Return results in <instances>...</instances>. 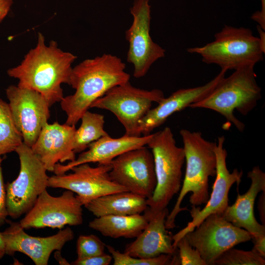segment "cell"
Listing matches in <instances>:
<instances>
[{
	"instance_id": "6da1fadb",
	"label": "cell",
	"mask_w": 265,
	"mask_h": 265,
	"mask_svg": "<svg viewBox=\"0 0 265 265\" xmlns=\"http://www.w3.org/2000/svg\"><path fill=\"white\" fill-rule=\"evenodd\" d=\"M77 58L72 53L61 50L54 41L46 45L45 37L39 33L36 46L19 65L9 69L7 73L19 80L18 86L41 94L51 106L64 98L61 85H70L72 64Z\"/></svg>"
},
{
	"instance_id": "7a4b0ae2",
	"label": "cell",
	"mask_w": 265,
	"mask_h": 265,
	"mask_svg": "<svg viewBox=\"0 0 265 265\" xmlns=\"http://www.w3.org/2000/svg\"><path fill=\"white\" fill-rule=\"evenodd\" d=\"M125 69L120 58L106 53L85 59L73 68L70 85L75 92L60 101L67 116L66 124L75 126L96 100L110 88L129 81L130 75Z\"/></svg>"
},
{
	"instance_id": "3957f363",
	"label": "cell",
	"mask_w": 265,
	"mask_h": 265,
	"mask_svg": "<svg viewBox=\"0 0 265 265\" xmlns=\"http://www.w3.org/2000/svg\"><path fill=\"white\" fill-rule=\"evenodd\" d=\"M180 134L184 144L186 168L184 179L174 207L166 217L167 230L175 226L178 213L188 210L181 207L182 201L189 192V202L192 206L205 204L209 198V181L216 173V158L214 151L216 142L205 139L202 133L182 129Z\"/></svg>"
},
{
	"instance_id": "277c9868",
	"label": "cell",
	"mask_w": 265,
	"mask_h": 265,
	"mask_svg": "<svg viewBox=\"0 0 265 265\" xmlns=\"http://www.w3.org/2000/svg\"><path fill=\"white\" fill-rule=\"evenodd\" d=\"M254 68L249 66L235 70L228 77L223 78L206 97L189 107L214 110L242 132L245 125L236 117L234 111L236 109L243 115H247L256 106L262 96Z\"/></svg>"
},
{
	"instance_id": "5b68a950",
	"label": "cell",
	"mask_w": 265,
	"mask_h": 265,
	"mask_svg": "<svg viewBox=\"0 0 265 265\" xmlns=\"http://www.w3.org/2000/svg\"><path fill=\"white\" fill-rule=\"evenodd\" d=\"M197 53L207 64L218 65L221 69L237 70L254 66L264 60L265 47L248 28L225 25L214 35V40L199 47L187 49Z\"/></svg>"
},
{
	"instance_id": "8992f818",
	"label": "cell",
	"mask_w": 265,
	"mask_h": 265,
	"mask_svg": "<svg viewBox=\"0 0 265 265\" xmlns=\"http://www.w3.org/2000/svg\"><path fill=\"white\" fill-rule=\"evenodd\" d=\"M147 145L154 158L157 184L152 195L147 199V204L151 210L157 211L167 208L179 192L185 155L183 148L176 145L168 127L153 133Z\"/></svg>"
},
{
	"instance_id": "52a82bcc",
	"label": "cell",
	"mask_w": 265,
	"mask_h": 265,
	"mask_svg": "<svg viewBox=\"0 0 265 265\" xmlns=\"http://www.w3.org/2000/svg\"><path fill=\"white\" fill-rule=\"evenodd\" d=\"M20 162L17 178L5 185L6 204L8 216L17 218L26 213L39 196L48 187L47 169L32 152L23 142L16 149Z\"/></svg>"
},
{
	"instance_id": "ba28073f",
	"label": "cell",
	"mask_w": 265,
	"mask_h": 265,
	"mask_svg": "<svg viewBox=\"0 0 265 265\" xmlns=\"http://www.w3.org/2000/svg\"><path fill=\"white\" fill-rule=\"evenodd\" d=\"M164 97L159 89L136 88L129 81L110 88L93 102L90 108L110 111L123 126L124 135L139 136V121L151 108L153 102L158 103Z\"/></svg>"
},
{
	"instance_id": "9c48e42d",
	"label": "cell",
	"mask_w": 265,
	"mask_h": 265,
	"mask_svg": "<svg viewBox=\"0 0 265 265\" xmlns=\"http://www.w3.org/2000/svg\"><path fill=\"white\" fill-rule=\"evenodd\" d=\"M195 229L185 236L207 265H213L214 262L229 249L252 239L249 232L233 225L219 214L209 215Z\"/></svg>"
},
{
	"instance_id": "30bf717a",
	"label": "cell",
	"mask_w": 265,
	"mask_h": 265,
	"mask_svg": "<svg viewBox=\"0 0 265 265\" xmlns=\"http://www.w3.org/2000/svg\"><path fill=\"white\" fill-rule=\"evenodd\" d=\"M82 206L70 190L53 196L46 189L19 223L24 229L49 227L60 230L67 225L78 226L83 222Z\"/></svg>"
},
{
	"instance_id": "8fae6325",
	"label": "cell",
	"mask_w": 265,
	"mask_h": 265,
	"mask_svg": "<svg viewBox=\"0 0 265 265\" xmlns=\"http://www.w3.org/2000/svg\"><path fill=\"white\" fill-rule=\"evenodd\" d=\"M149 0H135L130 9L132 23L125 32L129 43L127 60L133 65L135 78L145 76L152 65L165 56V50L155 43L150 34Z\"/></svg>"
},
{
	"instance_id": "7c38bea8",
	"label": "cell",
	"mask_w": 265,
	"mask_h": 265,
	"mask_svg": "<svg viewBox=\"0 0 265 265\" xmlns=\"http://www.w3.org/2000/svg\"><path fill=\"white\" fill-rule=\"evenodd\" d=\"M110 169V164H98L96 167L88 163L81 164L72 168L71 173L49 177L48 187L73 192L85 206L101 196L128 191L112 180L109 174Z\"/></svg>"
},
{
	"instance_id": "4fadbf2b",
	"label": "cell",
	"mask_w": 265,
	"mask_h": 265,
	"mask_svg": "<svg viewBox=\"0 0 265 265\" xmlns=\"http://www.w3.org/2000/svg\"><path fill=\"white\" fill-rule=\"evenodd\" d=\"M110 164L109 174L113 181L146 199L152 195L157 180L153 154L148 147L144 146L127 151L114 159Z\"/></svg>"
},
{
	"instance_id": "5bb4252c",
	"label": "cell",
	"mask_w": 265,
	"mask_h": 265,
	"mask_svg": "<svg viewBox=\"0 0 265 265\" xmlns=\"http://www.w3.org/2000/svg\"><path fill=\"white\" fill-rule=\"evenodd\" d=\"M225 137L218 136L214 151L216 158V173L212 189L203 209L192 206L190 211L192 220L186 226L173 235L174 248L178 241L188 232L193 231L207 216L212 214H222L229 206L228 194L231 186L236 183L238 186L243 172L235 169L230 172L226 165L227 152L224 147Z\"/></svg>"
},
{
	"instance_id": "9a60e30c",
	"label": "cell",
	"mask_w": 265,
	"mask_h": 265,
	"mask_svg": "<svg viewBox=\"0 0 265 265\" xmlns=\"http://www.w3.org/2000/svg\"><path fill=\"white\" fill-rule=\"evenodd\" d=\"M5 91L11 113L23 142L31 147L48 123L50 106L46 99L34 90L11 85Z\"/></svg>"
},
{
	"instance_id": "2e32d148",
	"label": "cell",
	"mask_w": 265,
	"mask_h": 265,
	"mask_svg": "<svg viewBox=\"0 0 265 265\" xmlns=\"http://www.w3.org/2000/svg\"><path fill=\"white\" fill-rule=\"evenodd\" d=\"M9 226L1 232L5 246L6 255L16 252L27 256L36 265H47L52 253L60 251L68 242L74 238L73 231L67 227L55 235L34 237L26 233L19 222L8 221Z\"/></svg>"
},
{
	"instance_id": "e0dca14e",
	"label": "cell",
	"mask_w": 265,
	"mask_h": 265,
	"mask_svg": "<svg viewBox=\"0 0 265 265\" xmlns=\"http://www.w3.org/2000/svg\"><path fill=\"white\" fill-rule=\"evenodd\" d=\"M144 212L148 220L146 227L133 241L126 245L124 252L139 258L177 254L178 249L173 245V235L165 226L168 209L155 211L148 207Z\"/></svg>"
},
{
	"instance_id": "ac0fdd59",
	"label": "cell",
	"mask_w": 265,
	"mask_h": 265,
	"mask_svg": "<svg viewBox=\"0 0 265 265\" xmlns=\"http://www.w3.org/2000/svg\"><path fill=\"white\" fill-rule=\"evenodd\" d=\"M226 69L205 84L193 88H182L164 97L158 105L151 108L138 123L140 135H147L156 128L162 125L171 115L181 111L206 97L225 76Z\"/></svg>"
},
{
	"instance_id": "d6986e66",
	"label": "cell",
	"mask_w": 265,
	"mask_h": 265,
	"mask_svg": "<svg viewBox=\"0 0 265 265\" xmlns=\"http://www.w3.org/2000/svg\"><path fill=\"white\" fill-rule=\"evenodd\" d=\"M75 125L47 123L31 147L47 171L53 172L55 165L76 159L73 149Z\"/></svg>"
},
{
	"instance_id": "ffe728a7",
	"label": "cell",
	"mask_w": 265,
	"mask_h": 265,
	"mask_svg": "<svg viewBox=\"0 0 265 265\" xmlns=\"http://www.w3.org/2000/svg\"><path fill=\"white\" fill-rule=\"evenodd\" d=\"M153 133L139 136L124 135L117 138H112L109 134L104 136L91 143L88 150L80 153L74 160L65 165L57 163L53 172L55 175L63 174L73 167L86 163L110 164L114 159L122 154L147 145Z\"/></svg>"
},
{
	"instance_id": "44dd1931",
	"label": "cell",
	"mask_w": 265,
	"mask_h": 265,
	"mask_svg": "<svg viewBox=\"0 0 265 265\" xmlns=\"http://www.w3.org/2000/svg\"><path fill=\"white\" fill-rule=\"evenodd\" d=\"M247 176L251 180L248 190L242 195L238 192L235 203L221 215L233 225L249 232L253 238L265 234V225L258 223L254 214L256 198L259 192L265 191V173L256 166Z\"/></svg>"
},
{
	"instance_id": "7402d4cb",
	"label": "cell",
	"mask_w": 265,
	"mask_h": 265,
	"mask_svg": "<svg viewBox=\"0 0 265 265\" xmlns=\"http://www.w3.org/2000/svg\"><path fill=\"white\" fill-rule=\"evenodd\" d=\"M84 206L96 217L140 214L148 207L146 198L128 191L101 196Z\"/></svg>"
},
{
	"instance_id": "603a6c76",
	"label": "cell",
	"mask_w": 265,
	"mask_h": 265,
	"mask_svg": "<svg viewBox=\"0 0 265 265\" xmlns=\"http://www.w3.org/2000/svg\"><path fill=\"white\" fill-rule=\"evenodd\" d=\"M148 222L144 214L107 215L96 217L89 222V228L105 237L114 238H136Z\"/></svg>"
},
{
	"instance_id": "cb8c5ba5",
	"label": "cell",
	"mask_w": 265,
	"mask_h": 265,
	"mask_svg": "<svg viewBox=\"0 0 265 265\" xmlns=\"http://www.w3.org/2000/svg\"><path fill=\"white\" fill-rule=\"evenodd\" d=\"M80 120L81 125L76 129L74 136L73 149L75 153L82 152L93 142L108 135L104 130L103 115L88 110L83 113Z\"/></svg>"
},
{
	"instance_id": "d4e9b609",
	"label": "cell",
	"mask_w": 265,
	"mask_h": 265,
	"mask_svg": "<svg viewBox=\"0 0 265 265\" xmlns=\"http://www.w3.org/2000/svg\"><path fill=\"white\" fill-rule=\"evenodd\" d=\"M23 142L22 135L15 124L8 104L0 99V157L15 151Z\"/></svg>"
},
{
	"instance_id": "484cf974",
	"label": "cell",
	"mask_w": 265,
	"mask_h": 265,
	"mask_svg": "<svg viewBox=\"0 0 265 265\" xmlns=\"http://www.w3.org/2000/svg\"><path fill=\"white\" fill-rule=\"evenodd\" d=\"M113 260V265H180L178 253L176 254H163L150 258L132 257L121 253L113 247L106 245Z\"/></svg>"
},
{
	"instance_id": "4316f807",
	"label": "cell",
	"mask_w": 265,
	"mask_h": 265,
	"mask_svg": "<svg viewBox=\"0 0 265 265\" xmlns=\"http://www.w3.org/2000/svg\"><path fill=\"white\" fill-rule=\"evenodd\" d=\"M265 258L253 250L244 251L231 248L222 253L213 265H265Z\"/></svg>"
},
{
	"instance_id": "83f0119b",
	"label": "cell",
	"mask_w": 265,
	"mask_h": 265,
	"mask_svg": "<svg viewBox=\"0 0 265 265\" xmlns=\"http://www.w3.org/2000/svg\"><path fill=\"white\" fill-rule=\"evenodd\" d=\"M106 245L94 235H80L77 241L78 259H82L105 253Z\"/></svg>"
},
{
	"instance_id": "f1b7e54d",
	"label": "cell",
	"mask_w": 265,
	"mask_h": 265,
	"mask_svg": "<svg viewBox=\"0 0 265 265\" xmlns=\"http://www.w3.org/2000/svg\"><path fill=\"white\" fill-rule=\"evenodd\" d=\"M176 247L182 265H207L199 252L189 244L186 236L177 242Z\"/></svg>"
},
{
	"instance_id": "f546056e",
	"label": "cell",
	"mask_w": 265,
	"mask_h": 265,
	"mask_svg": "<svg viewBox=\"0 0 265 265\" xmlns=\"http://www.w3.org/2000/svg\"><path fill=\"white\" fill-rule=\"evenodd\" d=\"M2 159L0 157V227L3 225L7 221L8 216L6 204L5 185L4 184L1 162Z\"/></svg>"
},
{
	"instance_id": "4dcf8cb0",
	"label": "cell",
	"mask_w": 265,
	"mask_h": 265,
	"mask_svg": "<svg viewBox=\"0 0 265 265\" xmlns=\"http://www.w3.org/2000/svg\"><path fill=\"white\" fill-rule=\"evenodd\" d=\"M112 260L110 254L106 253L82 259H77L72 263L74 265H108Z\"/></svg>"
},
{
	"instance_id": "1f68e13d",
	"label": "cell",
	"mask_w": 265,
	"mask_h": 265,
	"mask_svg": "<svg viewBox=\"0 0 265 265\" xmlns=\"http://www.w3.org/2000/svg\"><path fill=\"white\" fill-rule=\"evenodd\" d=\"M254 246L252 250L262 257L265 258V234L255 236L252 239Z\"/></svg>"
},
{
	"instance_id": "d6a6232c",
	"label": "cell",
	"mask_w": 265,
	"mask_h": 265,
	"mask_svg": "<svg viewBox=\"0 0 265 265\" xmlns=\"http://www.w3.org/2000/svg\"><path fill=\"white\" fill-rule=\"evenodd\" d=\"M13 0H0V24L10 10Z\"/></svg>"
},
{
	"instance_id": "836d02e7",
	"label": "cell",
	"mask_w": 265,
	"mask_h": 265,
	"mask_svg": "<svg viewBox=\"0 0 265 265\" xmlns=\"http://www.w3.org/2000/svg\"><path fill=\"white\" fill-rule=\"evenodd\" d=\"M262 1V9L261 11L255 13L251 17V19L257 22L262 29H265V0Z\"/></svg>"
},
{
	"instance_id": "e575fe53",
	"label": "cell",
	"mask_w": 265,
	"mask_h": 265,
	"mask_svg": "<svg viewBox=\"0 0 265 265\" xmlns=\"http://www.w3.org/2000/svg\"><path fill=\"white\" fill-rule=\"evenodd\" d=\"M258 208L262 224L265 225V191H262L260 196Z\"/></svg>"
},
{
	"instance_id": "d590c367",
	"label": "cell",
	"mask_w": 265,
	"mask_h": 265,
	"mask_svg": "<svg viewBox=\"0 0 265 265\" xmlns=\"http://www.w3.org/2000/svg\"><path fill=\"white\" fill-rule=\"evenodd\" d=\"M54 257L60 265H70L65 259L62 257L60 251H56L54 253Z\"/></svg>"
},
{
	"instance_id": "8d00e7d4",
	"label": "cell",
	"mask_w": 265,
	"mask_h": 265,
	"mask_svg": "<svg viewBox=\"0 0 265 265\" xmlns=\"http://www.w3.org/2000/svg\"><path fill=\"white\" fill-rule=\"evenodd\" d=\"M5 255H6L5 243L1 232H0V260Z\"/></svg>"
}]
</instances>
